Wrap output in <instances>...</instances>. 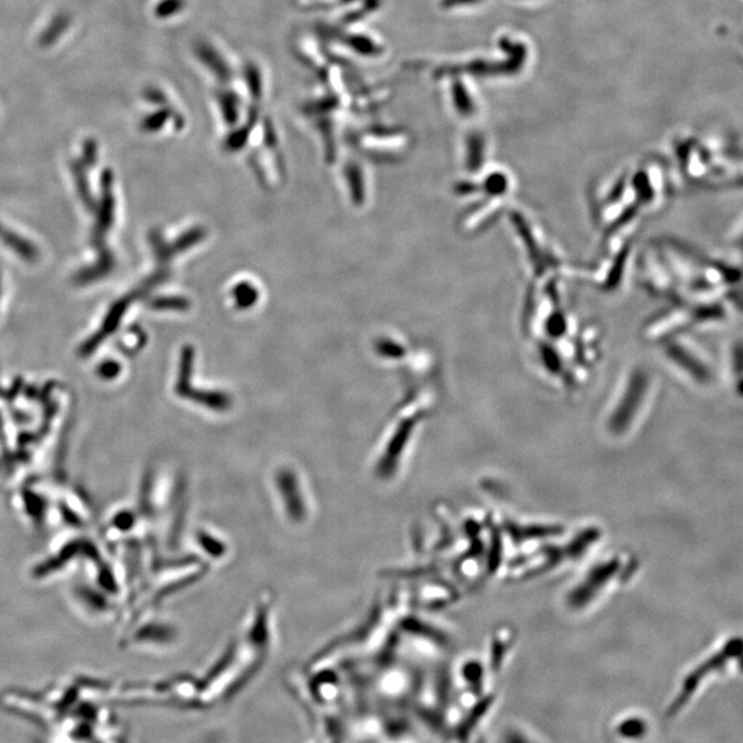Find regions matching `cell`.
<instances>
[{
    "label": "cell",
    "mask_w": 743,
    "mask_h": 743,
    "mask_svg": "<svg viewBox=\"0 0 743 743\" xmlns=\"http://www.w3.org/2000/svg\"><path fill=\"white\" fill-rule=\"evenodd\" d=\"M0 239L5 240L6 245H9L18 255L23 256L28 261L36 258L35 247H32L31 244H28V241L21 239L17 234L9 233V230L2 228V226H0Z\"/></svg>",
    "instance_id": "6da1fadb"
}]
</instances>
